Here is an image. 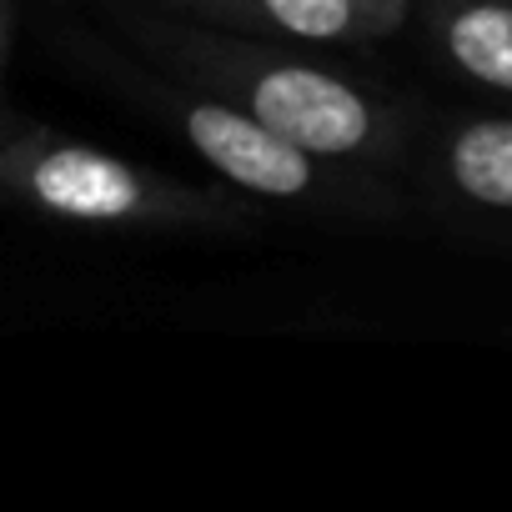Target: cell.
I'll use <instances>...</instances> for the list:
<instances>
[{
	"label": "cell",
	"instance_id": "6da1fadb",
	"mask_svg": "<svg viewBox=\"0 0 512 512\" xmlns=\"http://www.w3.org/2000/svg\"><path fill=\"white\" fill-rule=\"evenodd\" d=\"M0 196L76 226L226 231L251 221L246 201L231 186L211 191L46 126L0 136Z\"/></svg>",
	"mask_w": 512,
	"mask_h": 512
},
{
	"label": "cell",
	"instance_id": "7a4b0ae2",
	"mask_svg": "<svg viewBox=\"0 0 512 512\" xmlns=\"http://www.w3.org/2000/svg\"><path fill=\"white\" fill-rule=\"evenodd\" d=\"M181 81L251 111L287 141L327 156V161H372L392 146V111L372 101L357 81L302 61L292 51L262 46V41H236V36H161L156 41Z\"/></svg>",
	"mask_w": 512,
	"mask_h": 512
},
{
	"label": "cell",
	"instance_id": "3957f363",
	"mask_svg": "<svg viewBox=\"0 0 512 512\" xmlns=\"http://www.w3.org/2000/svg\"><path fill=\"white\" fill-rule=\"evenodd\" d=\"M151 111H161L176 136L241 196H262L277 206L302 211H352L362 206V181L347 171V161H327L251 111L191 86V81H161L146 91Z\"/></svg>",
	"mask_w": 512,
	"mask_h": 512
},
{
	"label": "cell",
	"instance_id": "277c9868",
	"mask_svg": "<svg viewBox=\"0 0 512 512\" xmlns=\"http://www.w3.org/2000/svg\"><path fill=\"white\" fill-rule=\"evenodd\" d=\"M251 11L297 41H387L412 0H251Z\"/></svg>",
	"mask_w": 512,
	"mask_h": 512
},
{
	"label": "cell",
	"instance_id": "5b68a950",
	"mask_svg": "<svg viewBox=\"0 0 512 512\" xmlns=\"http://www.w3.org/2000/svg\"><path fill=\"white\" fill-rule=\"evenodd\" d=\"M442 51L477 86L512 96V6L502 0H462L442 16Z\"/></svg>",
	"mask_w": 512,
	"mask_h": 512
},
{
	"label": "cell",
	"instance_id": "8992f818",
	"mask_svg": "<svg viewBox=\"0 0 512 512\" xmlns=\"http://www.w3.org/2000/svg\"><path fill=\"white\" fill-rule=\"evenodd\" d=\"M447 181L487 211H512V121H467L447 141Z\"/></svg>",
	"mask_w": 512,
	"mask_h": 512
},
{
	"label": "cell",
	"instance_id": "52a82bcc",
	"mask_svg": "<svg viewBox=\"0 0 512 512\" xmlns=\"http://www.w3.org/2000/svg\"><path fill=\"white\" fill-rule=\"evenodd\" d=\"M6 41H11V11H6V0H0V71H6Z\"/></svg>",
	"mask_w": 512,
	"mask_h": 512
},
{
	"label": "cell",
	"instance_id": "ba28073f",
	"mask_svg": "<svg viewBox=\"0 0 512 512\" xmlns=\"http://www.w3.org/2000/svg\"><path fill=\"white\" fill-rule=\"evenodd\" d=\"M216 6H251V0H216Z\"/></svg>",
	"mask_w": 512,
	"mask_h": 512
}]
</instances>
